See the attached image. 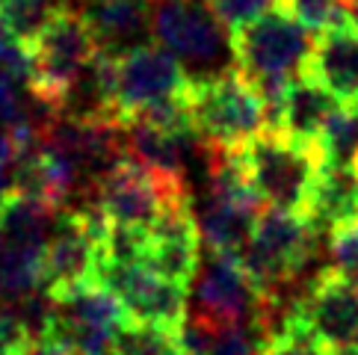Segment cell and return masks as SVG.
Here are the masks:
<instances>
[{"label": "cell", "instance_id": "obj_1", "mask_svg": "<svg viewBox=\"0 0 358 355\" xmlns=\"http://www.w3.org/2000/svg\"><path fill=\"white\" fill-rule=\"evenodd\" d=\"M187 110L199 143L208 148H240L266 131L264 98L237 68L189 80Z\"/></svg>", "mask_w": 358, "mask_h": 355}, {"label": "cell", "instance_id": "obj_2", "mask_svg": "<svg viewBox=\"0 0 358 355\" xmlns=\"http://www.w3.org/2000/svg\"><path fill=\"white\" fill-rule=\"evenodd\" d=\"M278 311L281 302L258 287L240 258H225L210 252V261L196 275V299L189 320L213 335L237 326L275 332V326L281 323Z\"/></svg>", "mask_w": 358, "mask_h": 355}, {"label": "cell", "instance_id": "obj_3", "mask_svg": "<svg viewBox=\"0 0 358 355\" xmlns=\"http://www.w3.org/2000/svg\"><path fill=\"white\" fill-rule=\"evenodd\" d=\"M33 71L30 86L45 104L66 113L71 95L80 89L86 74L92 71L101 48L80 9L62 3L42 33L30 42Z\"/></svg>", "mask_w": 358, "mask_h": 355}, {"label": "cell", "instance_id": "obj_4", "mask_svg": "<svg viewBox=\"0 0 358 355\" xmlns=\"http://www.w3.org/2000/svg\"><path fill=\"white\" fill-rule=\"evenodd\" d=\"M311 50V30L285 3L231 33L234 66L249 83H255V89L293 83L302 78L308 68Z\"/></svg>", "mask_w": 358, "mask_h": 355}, {"label": "cell", "instance_id": "obj_5", "mask_svg": "<svg viewBox=\"0 0 358 355\" xmlns=\"http://www.w3.org/2000/svg\"><path fill=\"white\" fill-rule=\"evenodd\" d=\"M237 151L249 172L252 187L258 189L266 208L305 217L314 181L323 169V157H320L317 145L293 139L281 131H264Z\"/></svg>", "mask_w": 358, "mask_h": 355}, {"label": "cell", "instance_id": "obj_6", "mask_svg": "<svg viewBox=\"0 0 358 355\" xmlns=\"http://www.w3.org/2000/svg\"><path fill=\"white\" fill-rule=\"evenodd\" d=\"M317 228L290 210L264 208L255 237L243 255V266L270 296L281 302V290L299 282L305 266L317 255Z\"/></svg>", "mask_w": 358, "mask_h": 355}, {"label": "cell", "instance_id": "obj_7", "mask_svg": "<svg viewBox=\"0 0 358 355\" xmlns=\"http://www.w3.org/2000/svg\"><path fill=\"white\" fill-rule=\"evenodd\" d=\"M107 231L110 219L95 201L59 213L42 261V290L50 296V302L95 284V270Z\"/></svg>", "mask_w": 358, "mask_h": 355}, {"label": "cell", "instance_id": "obj_8", "mask_svg": "<svg viewBox=\"0 0 358 355\" xmlns=\"http://www.w3.org/2000/svg\"><path fill=\"white\" fill-rule=\"evenodd\" d=\"M151 36L175 54L187 66H196L201 74H222L234 66L231 54V33H228L204 0H163L151 15Z\"/></svg>", "mask_w": 358, "mask_h": 355}, {"label": "cell", "instance_id": "obj_9", "mask_svg": "<svg viewBox=\"0 0 358 355\" xmlns=\"http://www.w3.org/2000/svg\"><path fill=\"white\" fill-rule=\"evenodd\" d=\"M181 201H193L184 181L160 178L131 154H124L95 184V205L104 210L110 225L116 228L148 231L166 208L181 205Z\"/></svg>", "mask_w": 358, "mask_h": 355}, {"label": "cell", "instance_id": "obj_10", "mask_svg": "<svg viewBox=\"0 0 358 355\" xmlns=\"http://www.w3.org/2000/svg\"><path fill=\"white\" fill-rule=\"evenodd\" d=\"M95 284L122 302L131 323L160 326L169 332H181L187 326L189 287L151 273L143 261H119L101 255Z\"/></svg>", "mask_w": 358, "mask_h": 355}, {"label": "cell", "instance_id": "obj_11", "mask_svg": "<svg viewBox=\"0 0 358 355\" xmlns=\"http://www.w3.org/2000/svg\"><path fill=\"white\" fill-rule=\"evenodd\" d=\"M45 323L59 335L71 355H110L131 317L113 294L98 284H89L62 299H54V308L48 311Z\"/></svg>", "mask_w": 358, "mask_h": 355}, {"label": "cell", "instance_id": "obj_12", "mask_svg": "<svg viewBox=\"0 0 358 355\" xmlns=\"http://www.w3.org/2000/svg\"><path fill=\"white\" fill-rule=\"evenodd\" d=\"M116 74H119L116 110L122 122L139 116L143 110L160 104V101L184 98L189 80H193L184 71L181 59L169 54L163 45H151V42H143L119 54Z\"/></svg>", "mask_w": 358, "mask_h": 355}, {"label": "cell", "instance_id": "obj_13", "mask_svg": "<svg viewBox=\"0 0 358 355\" xmlns=\"http://www.w3.org/2000/svg\"><path fill=\"white\" fill-rule=\"evenodd\" d=\"M326 349L358 344V284L323 266L290 305Z\"/></svg>", "mask_w": 358, "mask_h": 355}, {"label": "cell", "instance_id": "obj_14", "mask_svg": "<svg viewBox=\"0 0 358 355\" xmlns=\"http://www.w3.org/2000/svg\"><path fill=\"white\" fill-rule=\"evenodd\" d=\"M201 228L193 213V201H181L160 213V219L145 231L143 263L151 273L189 287L199 275Z\"/></svg>", "mask_w": 358, "mask_h": 355}, {"label": "cell", "instance_id": "obj_15", "mask_svg": "<svg viewBox=\"0 0 358 355\" xmlns=\"http://www.w3.org/2000/svg\"><path fill=\"white\" fill-rule=\"evenodd\" d=\"M266 205L261 198H237V196H220L208 193L201 208V237L213 255L225 258H240L246 255V249L255 237V225Z\"/></svg>", "mask_w": 358, "mask_h": 355}, {"label": "cell", "instance_id": "obj_16", "mask_svg": "<svg viewBox=\"0 0 358 355\" xmlns=\"http://www.w3.org/2000/svg\"><path fill=\"white\" fill-rule=\"evenodd\" d=\"M305 74L311 80L323 83L341 104H355L358 101V27L352 21L323 30L317 36Z\"/></svg>", "mask_w": 358, "mask_h": 355}, {"label": "cell", "instance_id": "obj_17", "mask_svg": "<svg viewBox=\"0 0 358 355\" xmlns=\"http://www.w3.org/2000/svg\"><path fill=\"white\" fill-rule=\"evenodd\" d=\"M95 42L107 54H124L151 33V0H89L80 9Z\"/></svg>", "mask_w": 358, "mask_h": 355}, {"label": "cell", "instance_id": "obj_18", "mask_svg": "<svg viewBox=\"0 0 358 355\" xmlns=\"http://www.w3.org/2000/svg\"><path fill=\"white\" fill-rule=\"evenodd\" d=\"M196 133H172L148 122H124V148L134 160L160 178L187 184V148L196 143Z\"/></svg>", "mask_w": 358, "mask_h": 355}, {"label": "cell", "instance_id": "obj_19", "mask_svg": "<svg viewBox=\"0 0 358 355\" xmlns=\"http://www.w3.org/2000/svg\"><path fill=\"white\" fill-rule=\"evenodd\" d=\"M308 219L320 234L335 228L358 222V169L352 166H326L320 169L311 198H308Z\"/></svg>", "mask_w": 358, "mask_h": 355}, {"label": "cell", "instance_id": "obj_20", "mask_svg": "<svg viewBox=\"0 0 358 355\" xmlns=\"http://www.w3.org/2000/svg\"><path fill=\"white\" fill-rule=\"evenodd\" d=\"M341 107V101L329 92L323 83L311 80L308 74L296 78L287 92L285 101H281V113H278V122H275V131L287 133L293 139H302V143H311L317 145L320 133L329 124L331 113Z\"/></svg>", "mask_w": 358, "mask_h": 355}, {"label": "cell", "instance_id": "obj_21", "mask_svg": "<svg viewBox=\"0 0 358 355\" xmlns=\"http://www.w3.org/2000/svg\"><path fill=\"white\" fill-rule=\"evenodd\" d=\"M54 213L57 210L48 208L45 201L30 198L9 187L0 196V243L45 249L57 225Z\"/></svg>", "mask_w": 358, "mask_h": 355}, {"label": "cell", "instance_id": "obj_22", "mask_svg": "<svg viewBox=\"0 0 358 355\" xmlns=\"http://www.w3.org/2000/svg\"><path fill=\"white\" fill-rule=\"evenodd\" d=\"M326 166H358V101L341 104L317 139Z\"/></svg>", "mask_w": 358, "mask_h": 355}, {"label": "cell", "instance_id": "obj_23", "mask_svg": "<svg viewBox=\"0 0 358 355\" xmlns=\"http://www.w3.org/2000/svg\"><path fill=\"white\" fill-rule=\"evenodd\" d=\"M181 349V332L148 323H127L110 355H175Z\"/></svg>", "mask_w": 358, "mask_h": 355}, {"label": "cell", "instance_id": "obj_24", "mask_svg": "<svg viewBox=\"0 0 358 355\" xmlns=\"http://www.w3.org/2000/svg\"><path fill=\"white\" fill-rule=\"evenodd\" d=\"M59 6L62 0H0V24L30 45Z\"/></svg>", "mask_w": 358, "mask_h": 355}, {"label": "cell", "instance_id": "obj_25", "mask_svg": "<svg viewBox=\"0 0 358 355\" xmlns=\"http://www.w3.org/2000/svg\"><path fill=\"white\" fill-rule=\"evenodd\" d=\"M264 355H329V349L287 308L281 314V323L275 326V332H270V338H266Z\"/></svg>", "mask_w": 358, "mask_h": 355}, {"label": "cell", "instance_id": "obj_26", "mask_svg": "<svg viewBox=\"0 0 358 355\" xmlns=\"http://www.w3.org/2000/svg\"><path fill=\"white\" fill-rule=\"evenodd\" d=\"M281 3H285L305 27L317 30V33L352 21L347 0H281Z\"/></svg>", "mask_w": 358, "mask_h": 355}, {"label": "cell", "instance_id": "obj_27", "mask_svg": "<svg viewBox=\"0 0 358 355\" xmlns=\"http://www.w3.org/2000/svg\"><path fill=\"white\" fill-rule=\"evenodd\" d=\"M326 255L329 270H335L343 278H350L352 284H358V222L329 231Z\"/></svg>", "mask_w": 358, "mask_h": 355}, {"label": "cell", "instance_id": "obj_28", "mask_svg": "<svg viewBox=\"0 0 358 355\" xmlns=\"http://www.w3.org/2000/svg\"><path fill=\"white\" fill-rule=\"evenodd\" d=\"M278 3L281 0H204V6L213 12V18L220 21L228 33H237L240 27L258 21Z\"/></svg>", "mask_w": 358, "mask_h": 355}, {"label": "cell", "instance_id": "obj_29", "mask_svg": "<svg viewBox=\"0 0 358 355\" xmlns=\"http://www.w3.org/2000/svg\"><path fill=\"white\" fill-rule=\"evenodd\" d=\"M266 338L270 332L255 326H237V328H225V332L213 335V344L208 355H264Z\"/></svg>", "mask_w": 358, "mask_h": 355}, {"label": "cell", "instance_id": "obj_30", "mask_svg": "<svg viewBox=\"0 0 358 355\" xmlns=\"http://www.w3.org/2000/svg\"><path fill=\"white\" fill-rule=\"evenodd\" d=\"M33 328L36 326L21 308H15L12 302H0V355H18Z\"/></svg>", "mask_w": 358, "mask_h": 355}, {"label": "cell", "instance_id": "obj_31", "mask_svg": "<svg viewBox=\"0 0 358 355\" xmlns=\"http://www.w3.org/2000/svg\"><path fill=\"white\" fill-rule=\"evenodd\" d=\"M33 71V50L18 39L12 30L0 24V74H15V78H30Z\"/></svg>", "mask_w": 358, "mask_h": 355}, {"label": "cell", "instance_id": "obj_32", "mask_svg": "<svg viewBox=\"0 0 358 355\" xmlns=\"http://www.w3.org/2000/svg\"><path fill=\"white\" fill-rule=\"evenodd\" d=\"M18 355H71V349L62 344L59 335L54 328H48V323H45L39 328H33V335L27 338V344H24V349Z\"/></svg>", "mask_w": 358, "mask_h": 355}, {"label": "cell", "instance_id": "obj_33", "mask_svg": "<svg viewBox=\"0 0 358 355\" xmlns=\"http://www.w3.org/2000/svg\"><path fill=\"white\" fill-rule=\"evenodd\" d=\"M15 143H12V136L6 131H0V196L6 193V181L12 178V169H15Z\"/></svg>", "mask_w": 358, "mask_h": 355}, {"label": "cell", "instance_id": "obj_34", "mask_svg": "<svg viewBox=\"0 0 358 355\" xmlns=\"http://www.w3.org/2000/svg\"><path fill=\"white\" fill-rule=\"evenodd\" d=\"M329 355H358V347H341V349H329Z\"/></svg>", "mask_w": 358, "mask_h": 355}, {"label": "cell", "instance_id": "obj_35", "mask_svg": "<svg viewBox=\"0 0 358 355\" xmlns=\"http://www.w3.org/2000/svg\"><path fill=\"white\" fill-rule=\"evenodd\" d=\"M175 355H204V352H196V349H189V347H184V344H181V349H178Z\"/></svg>", "mask_w": 358, "mask_h": 355}, {"label": "cell", "instance_id": "obj_36", "mask_svg": "<svg viewBox=\"0 0 358 355\" xmlns=\"http://www.w3.org/2000/svg\"><path fill=\"white\" fill-rule=\"evenodd\" d=\"M157 3H163V0H157Z\"/></svg>", "mask_w": 358, "mask_h": 355}, {"label": "cell", "instance_id": "obj_37", "mask_svg": "<svg viewBox=\"0 0 358 355\" xmlns=\"http://www.w3.org/2000/svg\"><path fill=\"white\" fill-rule=\"evenodd\" d=\"M355 347H358V344H355Z\"/></svg>", "mask_w": 358, "mask_h": 355}, {"label": "cell", "instance_id": "obj_38", "mask_svg": "<svg viewBox=\"0 0 358 355\" xmlns=\"http://www.w3.org/2000/svg\"><path fill=\"white\" fill-rule=\"evenodd\" d=\"M355 169H358V166H355Z\"/></svg>", "mask_w": 358, "mask_h": 355}]
</instances>
